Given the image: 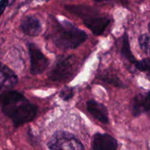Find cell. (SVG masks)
<instances>
[{
    "mask_svg": "<svg viewBox=\"0 0 150 150\" xmlns=\"http://www.w3.org/2000/svg\"><path fill=\"white\" fill-rule=\"evenodd\" d=\"M0 105L2 112L12 119L16 127L32 121L37 112V107L16 91L0 94Z\"/></svg>",
    "mask_w": 150,
    "mask_h": 150,
    "instance_id": "cell-1",
    "label": "cell"
},
{
    "mask_svg": "<svg viewBox=\"0 0 150 150\" xmlns=\"http://www.w3.org/2000/svg\"><path fill=\"white\" fill-rule=\"evenodd\" d=\"M87 37L84 31L66 21L57 24L52 34V39L54 44L63 50L76 48L83 44Z\"/></svg>",
    "mask_w": 150,
    "mask_h": 150,
    "instance_id": "cell-2",
    "label": "cell"
},
{
    "mask_svg": "<svg viewBox=\"0 0 150 150\" xmlns=\"http://www.w3.org/2000/svg\"><path fill=\"white\" fill-rule=\"evenodd\" d=\"M48 147L50 150H85L79 140L65 131L56 132L49 141Z\"/></svg>",
    "mask_w": 150,
    "mask_h": 150,
    "instance_id": "cell-3",
    "label": "cell"
},
{
    "mask_svg": "<svg viewBox=\"0 0 150 150\" xmlns=\"http://www.w3.org/2000/svg\"><path fill=\"white\" fill-rule=\"evenodd\" d=\"M72 57H59L49 72V77L53 81H61L71 76L73 71Z\"/></svg>",
    "mask_w": 150,
    "mask_h": 150,
    "instance_id": "cell-4",
    "label": "cell"
},
{
    "mask_svg": "<svg viewBox=\"0 0 150 150\" xmlns=\"http://www.w3.org/2000/svg\"><path fill=\"white\" fill-rule=\"evenodd\" d=\"M28 50L30 57V71L32 74H42L48 66V59L35 44H29Z\"/></svg>",
    "mask_w": 150,
    "mask_h": 150,
    "instance_id": "cell-5",
    "label": "cell"
},
{
    "mask_svg": "<svg viewBox=\"0 0 150 150\" xmlns=\"http://www.w3.org/2000/svg\"><path fill=\"white\" fill-rule=\"evenodd\" d=\"M117 141L108 134H95L92 141V150H117Z\"/></svg>",
    "mask_w": 150,
    "mask_h": 150,
    "instance_id": "cell-6",
    "label": "cell"
},
{
    "mask_svg": "<svg viewBox=\"0 0 150 150\" xmlns=\"http://www.w3.org/2000/svg\"><path fill=\"white\" fill-rule=\"evenodd\" d=\"M21 30L24 34L30 36H37L41 33L42 27L40 21L33 16H27L22 18Z\"/></svg>",
    "mask_w": 150,
    "mask_h": 150,
    "instance_id": "cell-7",
    "label": "cell"
},
{
    "mask_svg": "<svg viewBox=\"0 0 150 150\" xmlns=\"http://www.w3.org/2000/svg\"><path fill=\"white\" fill-rule=\"evenodd\" d=\"M17 83L18 77L14 71L0 63V90L13 88Z\"/></svg>",
    "mask_w": 150,
    "mask_h": 150,
    "instance_id": "cell-8",
    "label": "cell"
},
{
    "mask_svg": "<svg viewBox=\"0 0 150 150\" xmlns=\"http://www.w3.org/2000/svg\"><path fill=\"white\" fill-rule=\"evenodd\" d=\"M84 23L95 35H100L110 24V19L106 17L93 16L86 18Z\"/></svg>",
    "mask_w": 150,
    "mask_h": 150,
    "instance_id": "cell-9",
    "label": "cell"
},
{
    "mask_svg": "<svg viewBox=\"0 0 150 150\" xmlns=\"http://www.w3.org/2000/svg\"><path fill=\"white\" fill-rule=\"evenodd\" d=\"M86 106L88 111L95 119L100 121L102 123H108L109 121L108 112L105 105L94 100H90L87 102Z\"/></svg>",
    "mask_w": 150,
    "mask_h": 150,
    "instance_id": "cell-10",
    "label": "cell"
},
{
    "mask_svg": "<svg viewBox=\"0 0 150 150\" xmlns=\"http://www.w3.org/2000/svg\"><path fill=\"white\" fill-rule=\"evenodd\" d=\"M146 95L138 94L132 101V113L135 116H138L146 112Z\"/></svg>",
    "mask_w": 150,
    "mask_h": 150,
    "instance_id": "cell-11",
    "label": "cell"
},
{
    "mask_svg": "<svg viewBox=\"0 0 150 150\" xmlns=\"http://www.w3.org/2000/svg\"><path fill=\"white\" fill-rule=\"evenodd\" d=\"M66 8L69 10V11L73 13L74 14L80 16H86L87 18L93 17V16L97 13V11L96 10L90 8V7L73 5V6H67Z\"/></svg>",
    "mask_w": 150,
    "mask_h": 150,
    "instance_id": "cell-12",
    "label": "cell"
},
{
    "mask_svg": "<svg viewBox=\"0 0 150 150\" xmlns=\"http://www.w3.org/2000/svg\"><path fill=\"white\" fill-rule=\"evenodd\" d=\"M122 54L125 57H126L129 62L135 64L136 63V60H135V57L132 54V52H131L130 47H129V38L127 33L124 35L123 37V42H122Z\"/></svg>",
    "mask_w": 150,
    "mask_h": 150,
    "instance_id": "cell-13",
    "label": "cell"
},
{
    "mask_svg": "<svg viewBox=\"0 0 150 150\" xmlns=\"http://www.w3.org/2000/svg\"><path fill=\"white\" fill-rule=\"evenodd\" d=\"M140 47L145 54L150 55V36L147 34H143L138 38Z\"/></svg>",
    "mask_w": 150,
    "mask_h": 150,
    "instance_id": "cell-14",
    "label": "cell"
},
{
    "mask_svg": "<svg viewBox=\"0 0 150 150\" xmlns=\"http://www.w3.org/2000/svg\"><path fill=\"white\" fill-rule=\"evenodd\" d=\"M135 66L138 69L142 71H150V57L145 58L140 61H137Z\"/></svg>",
    "mask_w": 150,
    "mask_h": 150,
    "instance_id": "cell-15",
    "label": "cell"
},
{
    "mask_svg": "<svg viewBox=\"0 0 150 150\" xmlns=\"http://www.w3.org/2000/svg\"><path fill=\"white\" fill-rule=\"evenodd\" d=\"M74 96V89L71 87H65L60 91V96L63 100H69Z\"/></svg>",
    "mask_w": 150,
    "mask_h": 150,
    "instance_id": "cell-16",
    "label": "cell"
},
{
    "mask_svg": "<svg viewBox=\"0 0 150 150\" xmlns=\"http://www.w3.org/2000/svg\"><path fill=\"white\" fill-rule=\"evenodd\" d=\"M8 5V0H0V16L2 15Z\"/></svg>",
    "mask_w": 150,
    "mask_h": 150,
    "instance_id": "cell-17",
    "label": "cell"
},
{
    "mask_svg": "<svg viewBox=\"0 0 150 150\" xmlns=\"http://www.w3.org/2000/svg\"><path fill=\"white\" fill-rule=\"evenodd\" d=\"M148 27H149V33H150V23H149V24Z\"/></svg>",
    "mask_w": 150,
    "mask_h": 150,
    "instance_id": "cell-18",
    "label": "cell"
},
{
    "mask_svg": "<svg viewBox=\"0 0 150 150\" xmlns=\"http://www.w3.org/2000/svg\"><path fill=\"white\" fill-rule=\"evenodd\" d=\"M94 1H96V2H101L102 0H94Z\"/></svg>",
    "mask_w": 150,
    "mask_h": 150,
    "instance_id": "cell-19",
    "label": "cell"
}]
</instances>
